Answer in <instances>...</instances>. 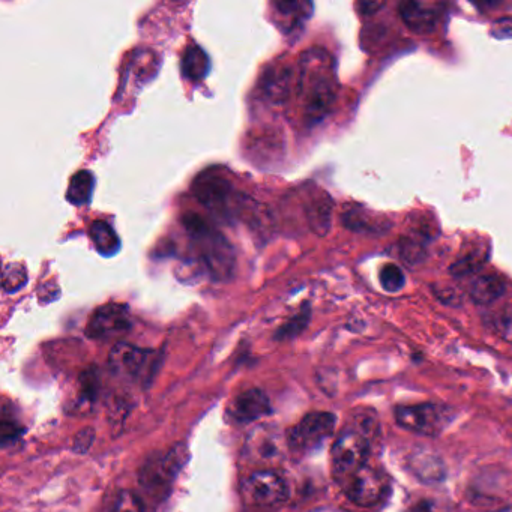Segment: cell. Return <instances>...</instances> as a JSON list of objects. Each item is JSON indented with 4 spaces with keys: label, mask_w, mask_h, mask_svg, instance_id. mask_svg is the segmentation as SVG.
I'll return each mask as SVG.
<instances>
[{
    "label": "cell",
    "mask_w": 512,
    "mask_h": 512,
    "mask_svg": "<svg viewBox=\"0 0 512 512\" xmlns=\"http://www.w3.org/2000/svg\"><path fill=\"white\" fill-rule=\"evenodd\" d=\"M494 34L499 35L500 38L512 37V19H503L500 22L494 23Z\"/></svg>",
    "instance_id": "obj_35"
},
{
    "label": "cell",
    "mask_w": 512,
    "mask_h": 512,
    "mask_svg": "<svg viewBox=\"0 0 512 512\" xmlns=\"http://www.w3.org/2000/svg\"><path fill=\"white\" fill-rule=\"evenodd\" d=\"M491 512H512V505L503 506V508L496 509V511Z\"/></svg>",
    "instance_id": "obj_37"
},
{
    "label": "cell",
    "mask_w": 512,
    "mask_h": 512,
    "mask_svg": "<svg viewBox=\"0 0 512 512\" xmlns=\"http://www.w3.org/2000/svg\"><path fill=\"white\" fill-rule=\"evenodd\" d=\"M305 214L311 230L319 236H325L331 227L332 217V200L329 199L328 194L319 193L311 197L305 208Z\"/></svg>",
    "instance_id": "obj_15"
},
{
    "label": "cell",
    "mask_w": 512,
    "mask_h": 512,
    "mask_svg": "<svg viewBox=\"0 0 512 512\" xmlns=\"http://www.w3.org/2000/svg\"><path fill=\"white\" fill-rule=\"evenodd\" d=\"M371 439L365 427H349L337 437L331 451L332 475L343 484L355 475L370 458Z\"/></svg>",
    "instance_id": "obj_4"
},
{
    "label": "cell",
    "mask_w": 512,
    "mask_h": 512,
    "mask_svg": "<svg viewBox=\"0 0 512 512\" xmlns=\"http://www.w3.org/2000/svg\"><path fill=\"white\" fill-rule=\"evenodd\" d=\"M343 221L344 226L349 227L350 230H356V232H377L380 229L371 223L373 217H368L367 212L359 211V209L346 212Z\"/></svg>",
    "instance_id": "obj_26"
},
{
    "label": "cell",
    "mask_w": 512,
    "mask_h": 512,
    "mask_svg": "<svg viewBox=\"0 0 512 512\" xmlns=\"http://www.w3.org/2000/svg\"><path fill=\"white\" fill-rule=\"evenodd\" d=\"M271 412L268 395L262 389H248L233 398L229 407V415L239 424L256 421Z\"/></svg>",
    "instance_id": "obj_12"
},
{
    "label": "cell",
    "mask_w": 512,
    "mask_h": 512,
    "mask_svg": "<svg viewBox=\"0 0 512 512\" xmlns=\"http://www.w3.org/2000/svg\"><path fill=\"white\" fill-rule=\"evenodd\" d=\"M434 295L439 299L440 302L446 305H458L460 304V296H458L457 290L452 287H440V289H434Z\"/></svg>",
    "instance_id": "obj_32"
},
{
    "label": "cell",
    "mask_w": 512,
    "mask_h": 512,
    "mask_svg": "<svg viewBox=\"0 0 512 512\" xmlns=\"http://www.w3.org/2000/svg\"><path fill=\"white\" fill-rule=\"evenodd\" d=\"M89 238L101 256H115L121 248V239L106 221H94L89 227Z\"/></svg>",
    "instance_id": "obj_19"
},
{
    "label": "cell",
    "mask_w": 512,
    "mask_h": 512,
    "mask_svg": "<svg viewBox=\"0 0 512 512\" xmlns=\"http://www.w3.org/2000/svg\"><path fill=\"white\" fill-rule=\"evenodd\" d=\"M133 322L125 305L106 304L97 308L86 326V335L92 340L110 341L128 334Z\"/></svg>",
    "instance_id": "obj_11"
},
{
    "label": "cell",
    "mask_w": 512,
    "mask_h": 512,
    "mask_svg": "<svg viewBox=\"0 0 512 512\" xmlns=\"http://www.w3.org/2000/svg\"><path fill=\"white\" fill-rule=\"evenodd\" d=\"M188 452L184 445L175 446L164 454H155L143 464L140 470V484L152 493H166L173 479L187 461Z\"/></svg>",
    "instance_id": "obj_7"
},
{
    "label": "cell",
    "mask_w": 512,
    "mask_h": 512,
    "mask_svg": "<svg viewBox=\"0 0 512 512\" xmlns=\"http://www.w3.org/2000/svg\"><path fill=\"white\" fill-rule=\"evenodd\" d=\"M94 442V431L85 430L76 437V449H79V452H86V449L92 445Z\"/></svg>",
    "instance_id": "obj_34"
},
{
    "label": "cell",
    "mask_w": 512,
    "mask_h": 512,
    "mask_svg": "<svg viewBox=\"0 0 512 512\" xmlns=\"http://www.w3.org/2000/svg\"><path fill=\"white\" fill-rule=\"evenodd\" d=\"M95 178L88 170H80L71 178L67 190V200L74 206L88 205L94 194Z\"/></svg>",
    "instance_id": "obj_20"
},
{
    "label": "cell",
    "mask_w": 512,
    "mask_h": 512,
    "mask_svg": "<svg viewBox=\"0 0 512 512\" xmlns=\"http://www.w3.org/2000/svg\"><path fill=\"white\" fill-rule=\"evenodd\" d=\"M350 502L364 508L379 505L389 493V479L383 470L365 464L361 470L341 484Z\"/></svg>",
    "instance_id": "obj_6"
},
{
    "label": "cell",
    "mask_w": 512,
    "mask_h": 512,
    "mask_svg": "<svg viewBox=\"0 0 512 512\" xmlns=\"http://www.w3.org/2000/svg\"><path fill=\"white\" fill-rule=\"evenodd\" d=\"M409 512H446L445 509L440 506L439 502L431 499L419 500V502L413 503L412 508Z\"/></svg>",
    "instance_id": "obj_33"
},
{
    "label": "cell",
    "mask_w": 512,
    "mask_h": 512,
    "mask_svg": "<svg viewBox=\"0 0 512 512\" xmlns=\"http://www.w3.org/2000/svg\"><path fill=\"white\" fill-rule=\"evenodd\" d=\"M491 326L500 338L512 344V304L505 305L491 316Z\"/></svg>",
    "instance_id": "obj_24"
},
{
    "label": "cell",
    "mask_w": 512,
    "mask_h": 512,
    "mask_svg": "<svg viewBox=\"0 0 512 512\" xmlns=\"http://www.w3.org/2000/svg\"><path fill=\"white\" fill-rule=\"evenodd\" d=\"M256 439L259 440L254 442L253 448L254 452L260 455V458H263V460H271V458L277 457L280 448H278V442L275 440V437L266 434V436L256 437Z\"/></svg>",
    "instance_id": "obj_30"
},
{
    "label": "cell",
    "mask_w": 512,
    "mask_h": 512,
    "mask_svg": "<svg viewBox=\"0 0 512 512\" xmlns=\"http://www.w3.org/2000/svg\"><path fill=\"white\" fill-rule=\"evenodd\" d=\"M290 80L292 71L284 65H275L263 74L262 82L259 83L262 97L272 104H281L286 100L290 91Z\"/></svg>",
    "instance_id": "obj_13"
},
{
    "label": "cell",
    "mask_w": 512,
    "mask_h": 512,
    "mask_svg": "<svg viewBox=\"0 0 512 512\" xmlns=\"http://www.w3.org/2000/svg\"><path fill=\"white\" fill-rule=\"evenodd\" d=\"M242 494L251 505H278L289 499V482L275 470H257L242 482Z\"/></svg>",
    "instance_id": "obj_9"
},
{
    "label": "cell",
    "mask_w": 512,
    "mask_h": 512,
    "mask_svg": "<svg viewBox=\"0 0 512 512\" xmlns=\"http://www.w3.org/2000/svg\"><path fill=\"white\" fill-rule=\"evenodd\" d=\"M182 74L190 82H202L211 71V59L202 47L193 44L185 49L181 61Z\"/></svg>",
    "instance_id": "obj_17"
},
{
    "label": "cell",
    "mask_w": 512,
    "mask_h": 512,
    "mask_svg": "<svg viewBox=\"0 0 512 512\" xmlns=\"http://www.w3.org/2000/svg\"><path fill=\"white\" fill-rule=\"evenodd\" d=\"M299 95L307 125H316L331 112L337 100L334 59L326 50L310 49L299 59Z\"/></svg>",
    "instance_id": "obj_1"
},
{
    "label": "cell",
    "mask_w": 512,
    "mask_h": 512,
    "mask_svg": "<svg viewBox=\"0 0 512 512\" xmlns=\"http://www.w3.org/2000/svg\"><path fill=\"white\" fill-rule=\"evenodd\" d=\"M272 8L277 14L278 26L283 29V32L290 34L311 16L313 5L305 2H275Z\"/></svg>",
    "instance_id": "obj_16"
},
{
    "label": "cell",
    "mask_w": 512,
    "mask_h": 512,
    "mask_svg": "<svg viewBox=\"0 0 512 512\" xmlns=\"http://www.w3.org/2000/svg\"><path fill=\"white\" fill-rule=\"evenodd\" d=\"M22 433V428L13 419H8V416L4 413V419H2V442L7 445L11 440L17 439Z\"/></svg>",
    "instance_id": "obj_31"
},
{
    "label": "cell",
    "mask_w": 512,
    "mask_h": 512,
    "mask_svg": "<svg viewBox=\"0 0 512 512\" xmlns=\"http://www.w3.org/2000/svg\"><path fill=\"white\" fill-rule=\"evenodd\" d=\"M482 268V260L478 259V257H464V259L458 260L454 265L449 268V272H451L454 277H467V275L475 274L479 269Z\"/></svg>",
    "instance_id": "obj_29"
},
{
    "label": "cell",
    "mask_w": 512,
    "mask_h": 512,
    "mask_svg": "<svg viewBox=\"0 0 512 512\" xmlns=\"http://www.w3.org/2000/svg\"><path fill=\"white\" fill-rule=\"evenodd\" d=\"M335 424L337 418L332 413H308L287 433V443L293 451H313L334 434Z\"/></svg>",
    "instance_id": "obj_8"
},
{
    "label": "cell",
    "mask_w": 512,
    "mask_h": 512,
    "mask_svg": "<svg viewBox=\"0 0 512 512\" xmlns=\"http://www.w3.org/2000/svg\"><path fill=\"white\" fill-rule=\"evenodd\" d=\"M157 353L154 350L140 349L127 343H118L109 356V364L119 376L130 379L151 380L157 367Z\"/></svg>",
    "instance_id": "obj_10"
},
{
    "label": "cell",
    "mask_w": 512,
    "mask_h": 512,
    "mask_svg": "<svg viewBox=\"0 0 512 512\" xmlns=\"http://www.w3.org/2000/svg\"><path fill=\"white\" fill-rule=\"evenodd\" d=\"M403 22L416 34H428L437 25V13L418 2H404L400 5Z\"/></svg>",
    "instance_id": "obj_14"
},
{
    "label": "cell",
    "mask_w": 512,
    "mask_h": 512,
    "mask_svg": "<svg viewBox=\"0 0 512 512\" xmlns=\"http://www.w3.org/2000/svg\"><path fill=\"white\" fill-rule=\"evenodd\" d=\"M505 281L497 275H482L473 281L469 289L470 298L479 305L493 304L505 293Z\"/></svg>",
    "instance_id": "obj_18"
},
{
    "label": "cell",
    "mask_w": 512,
    "mask_h": 512,
    "mask_svg": "<svg viewBox=\"0 0 512 512\" xmlns=\"http://www.w3.org/2000/svg\"><path fill=\"white\" fill-rule=\"evenodd\" d=\"M98 376L95 370H88L80 377L79 404L80 406H91L97 400Z\"/></svg>",
    "instance_id": "obj_22"
},
{
    "label": "cell",
    "mask_w": 512,
    "mask_h": 512,
    "mask_svg": "<svg viewBox=\"0 0 512 512\" xmlns=\"http://www.w3.org/2000/svg\"><path fill=\"white\" fill-rule=\"evenodd\" d=\"M181 221L208 274L217 281L230 280L236 271V253L226 236L200 215L188 212Z\"/></svg>",
    "instance_id": "obj_2"
},
{
    "label": "cell",
    "mask_w": 512,
    "mask_h": 512,
    "mask_svg": "<svg viewBox=\"0 0 512 512\" xmlns=\"http://www.w3.org/2000/svg\"><path fill=\"white\" fill-rule=\"evenodd\" d=\"M109 512H145V505L134 491L122 490L116 494Z\"/></svg>",
    "instance_id": "obj_23"
},
{
    "label": "cell",
    "mask_w": 512,
    "mask_h": 512,
    "mask_svg": "<svg viewBox=\"0 0 512 512\" xmlns=\"http://www.w3.org/2000/svg\"><path fill=\"white\" fill-rule=\"evenodd\" d=\"M382 7V4H374V2H368V4H359V10H361L362 14H374Z\"/></svg>",
    "instance_id": "obj_36"
},
{
    "label": "cell",
    "mask_w": 512,
    "mask_h": 512,
    "mask_svg": "<svg viewBox=\"0 0 512 512\" xmlns=\"http://www.w3.org/2000/svg\"><path fill=\"white\" fill-rule=\"evenodd\" d=\"M451 407L440 403H422L415 406H398L395 419L404 430L422 436H439L454 421Z\"/></svg>",
    "instance_id": "obj_5"
},
{
    "label": "cell",
    "mask_w": 512,
    "mask_h": 512,
    "mask_svg": "<svg viewBox=\"0 0 512 512\" xmlns=\"http://www.w3.org/2000/svg\"><path fill=\"white\" fill-rule=\"evenodd\" d=\"M380 284L386 292H398L406 284L403 271L397 265H385L380 269Z\"/></svg>",
    "instance_id": "obj_25"
},
{
    "label": "cell",
    "mask_w": 512,
    "mask_h": 512,
    "mask_svg": "<svg viewBox=\"0 0 512 512\" xmlns=\"http://www.w3.org/2000/svg\"><path fill=\"white\" fill-rule=\"evenodd\" d=\"M191 191L200 205L226 220L241 218V214L245 215L251 205V200L235 190L229 175L217 167H209L199 173L191 185Z\"/></svg>",
    "instance_id": "obj_3"
},
{
    "label": "cell",
    "mask_w": 512,
    "mask_h": 512,
    "mask_svg": "<svg viewBox=\"0 0 512 512\" xmlns=\"http://www.w3.org/2000/svg\"><path fill=\"white\" fill-rule=\"evenodd\" d=\"M413 472L424 482L442 481L445 476V469L439 458L431 457V455H422L413 460Z\"/></svg>",
    "instance_id": "obj_21"
},
{
    "label": "cell",
    "mask_w": 512,
    "mask_h": 512,
    "mask_svg": "<svg viewBox=\"0 0 512 512\" xmlns=\"http://www.w3.org/2000/svg\"><path fill=\"white\" fill-rule=\"evenodd\" d=\"M308 319H310V311H302L301 314L290 319L286 325L281 326L280 331L277 332V337L275 338H278V340H286V338L296 337V335H298L299 332H302V329L307 326Z\"/></svg>",
    "instance_id": "obj_28"
},
{
    "label": "cell",
    "mask_w": 512,
    "mask_h": 512,
    "mask_svg": "<svg viewBox=\"0 0 512 512\" xmlns=\"http://www.w3.org/2000/svg\"><path fill=\"white\" fill-rule=\"evenodd\" d=\"M28 277H26V269L22 265H10L5 268L4 286L5 292H17L20 287L25 286Z\"/></svg>",
    "instance_id": "obj_27"
}]
</instances>
